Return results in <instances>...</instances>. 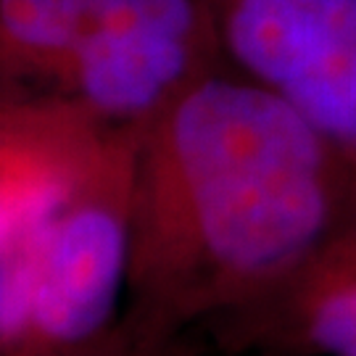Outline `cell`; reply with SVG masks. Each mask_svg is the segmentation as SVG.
Masks as SVG:
<instances>
[{
  "label": "cell",
  "mask_w": 356,
  "mask_h": 356,
  "mask_svg": "<svg viewBox=\"0 0 356 356\" xmlns=\"http://www.w3.org/2000/svg\"><path fill=\"white\" fill-rule=\"evenodd\" d=\"M354 216L356 166L277 95L216 69L143 124L129 269L179 314H229Z\"/></svg>",
  "instance_id": "1"
},
{
  "label": "cell",
  "mask_w": 356,
  "mask_h": 356,
  "mask_svg": "<svg viewBox=\"0 0 356 356\" xmlns=\"http://www.w3.org/2000/svg\"><path fill=\"white\" fill-rule=\"evenodd\" d=\"M143 127H114L82 177L42 211L19 264L24 314L48 341L85 343L114 314L129 269V198Z\"/></svg>",
  "instance_id": "2"
},
{
  "label": "cell",
  "mask_w": 356,
  "mask_h": 356,
  "mask_svg": "<svg viewBox=\"0 0 356 356\" xmlns=\"http://www.w3.org/2000/svg\"><path fill=\"white\" fill-rule=\"evenodd\" d=\"M216 69L209 0H88L61 101L103 124L143 127Z\"/></svg>",
  "instance_id": "3"
},
{
  "label": "cell",
  "mask_w": 356,
  "mask_h": 356,
  "mask_svg": "<svg viewBox=\"0 0 356 356\" xmlns=\"http://www.w3.org/2000/svg\"><path fill=\"white\" fill-rule=\"evenodd\" d=\"M225 69L301 114L356 166V0H209Z\"/></svg>",
  "instance_id": "4"
},
{
  "label": "cell",
  "mask_w": 356,
  "mask_h": 356,
  "mask_svg": "<svg viewBox=\"0 0 356 356\" xmlns=\"http://www.w3.org/2000/svg\"><path fill=\"white\" fill-rule=\"evenodd\" d=\"M229 314L245 343L306 356H356V216L291 280Z\"/></svg>",
  "instance_id": "5"
},
{
  "label": "cell",
  "mask_w": 356,
  "mask_h": 356,
  "mask_svg": "<svg viewBox=\"0 0 356 356\" xmlns=\"http://www.w3.org/2000/svg\"><path fill=\"white\" fill-rule=\"evenodd\" d=\"M88 0H0V108L61 101Z\"/></svg>",
  "instance_id": "6"
}]
</instances>
